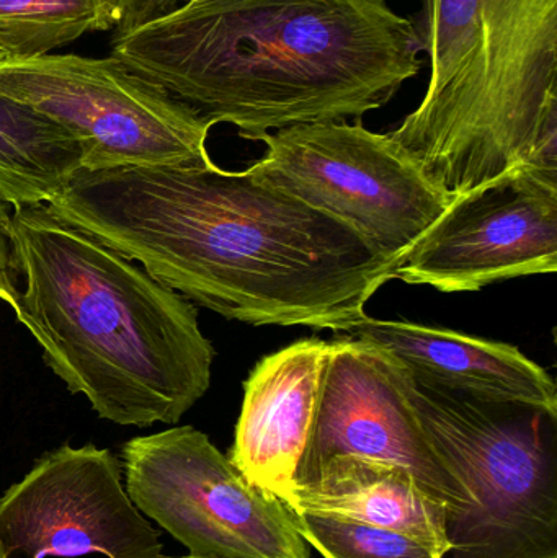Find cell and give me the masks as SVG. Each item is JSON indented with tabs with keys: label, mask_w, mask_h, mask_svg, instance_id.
Masks as SVG:
<instances>
[{
	"label": "cell",
	"mask_w": 557,
	"mask_h": 558,
	"mask_svg": "<svg viewBox=\"0 0 557 558\" xmlns=\"http://www.w3.org/2000/svg\"><path fill=\"white\" fill-rule=\"evenodd\" d=\"M48 206L190 302L251 325L346 333L402 264L251 170L211 159L81 169Z\"/></svg>",
	"instance_id": "obj_1"
},
{
	"label": "cell",
	"mask_w": 557,
	"mask_h": 558,
	"mask_svg": "<svg viewBox=\"0 0 557 558\" xmlns=\"http://www.w3.org/2000/svg\"><path fill=\"white\" fill-rule=\"evenodd\" d=\"M417 29L388 0H189L111 39V54L206 123L262 141L360 120L421 71Z\"/></svg>",
	"instance_id": "obj_2"
},
{
	"label": "cell",
	"mask_w": 557,
	"mask_h": 558,
	"mask_svg": "<svg viewBox=\"0 0 557 558\" xmlns=\"http://www.w3.org/2000/svg\"><path fill=\"white\" fill-rule=\"evenodd\" d=\"M15 314L46 366L100 418L173 425L208 392L216 351L198 311L48 205L15 208Z\"/></svg>",
	"instance_id": "obj_3"
},
{
	"label": "cell",
	"mask_w": 557,
	"mask_h": 558,
	"mask_svg": "<svg viewBox=\"0 0 557 558\" xmlns=\"http://www.w3.org/2000/svg\"><path fill=\"white\" fill-rule=\"evenodd\" d=\"M431 78L389 136L450 196L516 167L557 131V0H424Z\"/></svg>",
	"instance_id": "obj_4"
},
{
	"label": "cell",
	"mask_w": 557,
	"mask_h": 558,
	"mask_svg": "<svg viewBox=\"0 0 557 558\" xmlns=\"http://www.w3.org/2000/svg\"><path fill=\"white\" fill-rule=\"evenodd\" d=\"M383 356L468 500L447 521L441 558H557V413L453 389Z\"/></svg>",
	"instance_id": "obj_5"
},
{
	"label": "cell",
	"mask_w": 557,
	"mask_h": 558,
	"mask_svg": "<svg viewBox=\"0 0 557 558\" xmlns=\"http://www.w3.org/2000/svg\"><path fill=\"white\" fill-rule=\"evenodd\" d=\"M254 177L360 235L391 260L444 215L453 196L435 185L389 134L349 121L294 124L262 140Z\"/></svg>",
	"instance_id": "obj_6"
},
{
	"label": "cell",
	"mask_w": 557,
	"mask_h": 558,
	"mask_svg": "<svg viewBox=\"0 0 557 558\" xmlns=\"http://www.w3.org/2000/svg\"><path fill=\"white\" fill-rule=\"evenodd\" d=\"M0 94L46 114L84 149V169L211 159V124L113 56L45 54L0 62Z\"/></svg>",
	"instance_id": "obj_7"
},
{
	"label": "cell",
	"mask_w": 557,
	"mask_h": 558,
	"mask_svg": "<svg viewBox=\"0 0 557 558\" xmlns=\"http://www.w3.org/2000/svg\"><path fill=\"white\" fill-rule=\"evenodd\" d=\"M126 494L192 558H313L283 501L249 482L193 426L130 439Z\"/></svg>",
	"instance_id": "obj_8"
},
{
	"label": "cell",
	"mask_w": 557,
	"mask_h": 558,
	"mask_svg": "<svg viewBox=\"0 0 557 558\" xmlns=\"http://www.w3.org/2000/svg\"><path fill=\"white\" fill-rule=\"evenodd\" d=\"M557 270V182L525 166L451 199L405 254L396 279L474 292Z\"/></svg>",
	"instance_id": "obj_9"
},
{
	"label": "cell",
	"mask_w": 557,
	"mask_h": 558,
	"mask_svg": "<svg viewBox=\"0 0 557 558\" xmlns=\"http://www.w3.org/2000/svg\"><path fill=\"white\" fill-rule=\"evenodd\" d=\"M162 558L108 449L62 446L0 500V558Z\"/></svg>",
	"instance_id": "obj_10"
},
{
	"label": "cell",
	"mask_w": 557,
	"mask_h": 558,
	"mask_svg": "<svg viewBox=\"0 0 557 558\" xmlns=\"http://www.w3.org/2000/svg\"><path fill=\"white\" fill-rule=\"evenodd\" d=\"M366 456L402 465L447 507V521L468 507L460 485L432 451L388 361L352 337L329 341L316 412L296 475L311 484L336 456ZM294 490V492H296Z\"/></svg>",
	"instance_id": "obj_11"
},
{
	"label": "cell",
	"mask_w": 557,
	"mask_h": 558,
	"mask_svg": "<svg viewBox=\"0 0 557 558\" xmlns=\"http://www.w3.org/2000/svg\"><path fill=\"white\" fill-rule=\"evenodd\" d=\"M329 341L304 338L265 356L244 384L232 464L268 494L291 504L310 438Z\"/></svg>",
	"instance_id": "obj_12"
},
{
	"label": "cell",
	"mask_w": 557,
	"mask_h": 558,
	"mask_svg": "<svg viewBox=\"0 0 557 558\" xmlns=\"http://www.w3.org/2000/svg\"><path fill=\"white\" fill-rule=\"evenodd\" d=\"M346 333L435 383L557 413L555 379L513 344L368 314Z\"/></svg>",
	"instance_id": "obj_13"
},
{
	"label": "cell",
	"mask_w": 557,
	"mask_h": 558,
	"mask_svg": "<svg viewBox=\"0 0 557 558\" xmlns=\"http://www.w3.org/2000/svg\"><path fill=\"white\" fill-rule=\"evenodd\" d=\"M288 508L294 513L349 518L405 534L440 557L448 553L447 507L395 462L336 456L311 484L294 492Z\"/></svg>",
	"instance_id": "obj_14"
},
{
	"label": "cell",
	"mask_w": 557,
	"mask_h": 558,
	"mask_svg": "<svg viewBox=\"0 0 557 558\" xmlns=\"http://www.w3.org/2000/svg\"><path fill=\"white\" fill-rule=\"evenodd\" d=\"M81 169L84 149L69 131L0 94V196L10 206L48 205Z\"/></svg>",
	"instance_id": "obj_15"
},
{
	"label": "cell",
	"mask_w": 557,
	"mask_h": 558,
	"mask_svg": "<svg viewBox=\"0 0 557 558\" xmlns=\"http://www.w3.org/2000/svg\"><path fill=\"white\" fill-rule=\"evenodd\" d=\"M117 25L114 0H0V49L32 59Z\"/></svg>",
	"instance_id": "obj_16"
},
{
	"label": "cell",
	"mask_w": 557,
	"mask_h": 558,
	"mask_svg": "<svg viewBox=\"0 0 557 558\" xmlns=\"http://www.w3.org/2000/svg\"><path fill=\"white\" fill-rule=\"evenodd\" d=\"M293 514L298 533L324 558H441L431 547L396 531L336 514Z\"/></svg>",
	"instance_id": "obj_17"
},
{
	"label": "cell",
	"mask_w": 557,
	"mask_h": 558,
	"mask_svg": "<svg viewBox=\"0 0 557 558\" xmlns=\"http://www.w3.org/2000/svg\"><path fill=\"white\" fill-rule=\"evenodd\" d=\"M189 0H114L117 25L113 39L130 35L149 23L175 12Z\"/></svg>",
	"instance_id": "obj_18"
},
{
	"label": "cell",
	"mask_w": 557,
	"mask_h": 558,
	"mask_svg": "<svg viewBox=\"0 0 557 558\" xmlns=\"http://www.w3.org/2000/svg\"><path fill=\"white\" fill-rule=\"evenodd\" d=\"M12 213L10 205L0 196V301L16 311L20 291L15 282V258H13L12 239H10Z\"/></svg>",
	"instance_id": "obj_19"
},
{
	"label": "cell",
	"mask_w": 557,
	"mask_h": 558,
	"mask_svg": "<svg viewBox=\"0 0 557 558\" xmlns=\"http://www.w3.org/2000/svg\"><path fill=\"white\" fill-rule=\"evenodd\" d=\"M7 59H9V56L3 52V49H0V62L7 61Z\"/></svg>",
	"instance_id": "obj_20"
},
{
	"label": "cell",
	"mask_w": 557,
	"mask_h": 558,
	"mask_svg": "<svg viewBox=\"0 0 557 558\" xmlns=\"http://www.w3.org/2000/svg\"><path fill=\"white\" fill-rule=\"evenodd\" d=\"M173 558H192V557L186 556V557H173Z\"/></svg>",
	"instance_id": "obj_21"
}]
</instances>
